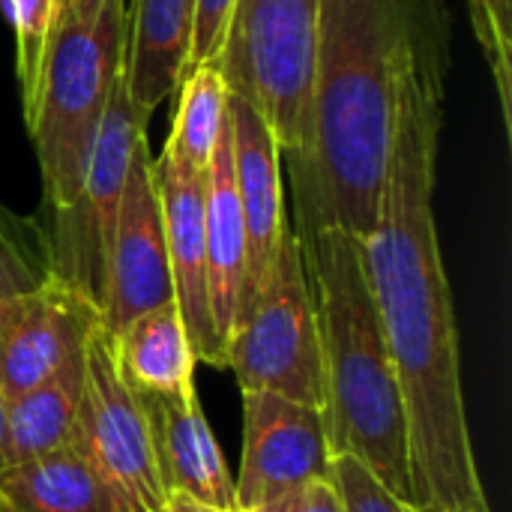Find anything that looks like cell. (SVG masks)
Instances as JSON below:
<instances>
[{
  "label": "cell",
  "instance_id": "cell-9",
  "mask_svg": "<svg viewBox=\"0 0 512 512\" xmlns=\"http://www.w3.org/2000/svg\"><path fill=\"white\" fill-rule=\"evenodd\" d=\"M168 300H174V285L162 204L153 183V153L147 138H141L129 162L123 201L111 234L99 324L108 336H117L129 321Z\"/></svg>",
  "mask_w": 512,
  "mask_h": 512
},
{
  "label": "cell",
  "instance_id": "cell-17",
  "mask_svg": "<svg viewBox=\"0 0 512 512\" xmlns=\"http://www.w3.org/2000/svg\"><path fill=\"white\" fill-rule=\"evenodd\" d=\"M114 366L132 393H171L195 384V351L174 300L138 315L117 336Z\"/></svg>",
  "mask_w": 512,
  "mask_h": 512
},
{
  "label": "cell",
  "instance_id": "cell-2",
  "mask_svg": "<svg viewBox=\"0 0 512 512\" xmlns=\"http://www.w3.org/2000/svg\"><path fill=\"white\" fill-rule=\"evenodd\" d=\"M450 66L447 0H318L309 138L282 156L294 234L375 228L402 93L420 84L447 96Z\"/></svg>",
  "mask_w": 512,
  "mask_h": 512
},
{
  "label": "cell",
  "instance_id": "cell-30",
  "mask_svg": "<svg viewBox=\"0 0 512 512\" xmlns=\"http://www.w3.org/2000/svg\"><path fill=\"white\" fill-rule=\"evenodd\" d=\"M420 512H492V510H489V501H486V504H477V507H468V510H447V507H420Z\"/></svg>",
  "mask_w": 512,
  "mask_h": 512
},
{
  "label": "cell",
  "instance_id": "cell-23",
  "mask_svg": "<svg viewBox=\"0 0 512 512\" xmlns=\"http://www.w3.org/2000/svg\"><path fill=\"white\" fill-rule=\"evenodd\" d=\"M3 15L15 33V75L21 84V102L30 96L39 75V63L48 45L54 0H3Z\"/></svg>",
  "mask_w": 512,
  "mask_h": 512
},
{
  "label": "cell",
  "instance_id": "cell-7",
  "mask_svg": "<svg viewBox=\"0 0 512 512\" xmlns=\"http://www.w3.org/2000/svg\"><path fill=\"white\" fill-rule=\"evenodd\" d=\"M147 123L150 114L129 99L126 81L120 78L99 123L84 183L69 207L51 213V228L45 231L51 276L81 291L96 309L105 291L108 249L129 162L138 141L147 138Z\"/></svg>",
  "mask_w": 512,
  "mask_h": 512
},
{
  "label": "cell",
  "instance_id": "cell-25",
  "mask_svg": "<svg viewBox=\"0 0 512 512\" xmlns=\"http://www.w3.org/2000/svg\"><path fill=\"white\" fill-rule=\"evenodd\" d=\"M234 0H198V12H195V30H192V51H189V66L186 75L210 60L225 36V24H228V12H231ZM183 75V78H186Z\"/></svg>",
  "mask_w": 512,
  "mask_h": 512
},
{
  "label": "cell",
  "instance_id": "cell-5",
  "mask_svg": "<svg viewBox=\"0 0 512 512\" xmlns=\"http://www.w3.org/2000/svg\"><path fill=\"white\" fill-rule=\"evenodd\" d=\"M318 0H234L219 51L210 57L231 96L270 126L282 156L309 138Z\"/></svg>",
  "mask_w": 512,
  "mask_h": 512
},
{
  "label": "cell",
  "instance_id": "cell-27",
  "mask_svg": "<svg viewBox=\"0 0 512 512\" xmlns=\"http://www.w3.org/2000/svg\"><path fill=\"white\" fill-rule=\"evenodd\" d=\"M159 512H225V510H216V507H210V504H201V501H195V498H189V495H183V492H168L165 495V501H162V507Z\"/></svg>",
  "mask_w": 512,
  "mask_h": 512
},
{
  "label": "cell",
  "instance_id": "cell-19",
  "mask_svg": "<svg viewBox=\"0 0 512 512\" xmlns=\"http://www.w3.org/2000/svg\"><path fill=\"white\" fill-rule=\"evenodd\" d=\"M0 489L15 512H120L72 444L9 465L0 474Z\"/></svg>",
  "mask_w": 512,
  "mask_h": 512
},
{
  "label": "cell",
  "instance_id": "cell-4",
  "mask_svg": "<svg viewBox=\"0 0 512 512\" xmlns=\"http://www.w3.org/2000/svg\"><path fill=\"white\" fill-rule=\"evenodd\" d=\"M126 60V0H102L81 15L54 0L48 45L30 96L24 99L45 207H69L84 183L87 162Z\"/></svg>",
  "mask_w": 512,
  "mask_h": 512
},
{
  "label": "cell",
  "instance_id": "cell-1",
  "mask_svg": "<svg viewBox=\"0 0 512 512\" xmlns=\"http://www.w3.org/2000/svg\"><path fill=\"white\" fill-rule=\"evenodd\" d=\"M444 96L408 84L375 228L363 237L366 273L405 405L417 507L486 504L477 474L453 294L435 225Z\"/></svg>",
  "mask_w": 512,
  "mask_h": 512
},
{
  "label": "cell",
  "instance_id": "cell-12",
  "mask_svg": "<svg viewBox=\"0 0 512 512\" xmlns=\"http://www.w3.org/2000/svg\"><path fill=\"white\" fill-rule=\"evenodd\" d=\"M153 183L162 204L168 267L174 303L183 315L198 363L225 369V351L210 315L207 288V237H204V186L207 174H189L168 159H153Z\"/></svg>",
  "mask_w": 512,
  "mask_h": 512
},
{
  "label": "cell",
  "instance_id": "cell-3",
  "mask_svg": "<svg viewBox=\"0 0 512 512\" xmlns=\"http://www.w3.org/2000/svg\"><path fill=\"white\" fill-rule=\"evenodd\" d=\"M297 240L321 333L330 456H357L393 495L414 504L405 405L372 297L363 237L315 228Z\"/></svg>",
  "mask_w": 512,
  "mask_h": 512
},
{
  "label": "cell",
  "instance_id": "cell-21",
  "mask_svg": "<svg viewBox=\"0 0 512 512\" xmlns=\"http://www.w3.org/2000/svg\"><path fill=\"white\" fill-rule=\"evenodd\" d=\"M51 279L45 231L0 204V303L21 300Z\"/></svg>",
  "mask_w": 512,
  "mask_h": 512
},
{
  "label": "cell",
  "instance_id": "cell-6",
  "mask_svg": "<svg viewBox=\"0 0 512 512\" xmlns=\"http://www.w3.org/2000/svg\"><path fill=\"white\" fill-rule=\"evenodd\" d=\"M225 369L243 393H279L324 408L318 315L294 231L285 234L264 288L237 315L225 342Z\"/></svg>",
  "mask_w": 512,
  "mask_h": 512
},
{
  "label": "cell",
  "instance_id": "cell-10",
  "mask_svg": "<svg viewBox=\"0 0 512 512\" xmlns=\"http://www.w3.org/2000/svg\"><path fill=\"white\" fill-rule=\"evenodd\" d=\"M324 477H330L324 411L279 393H243L237 510L267 507Z\"/></svg>",
  "mask_w": 512,
  "mask_h": 512
},
{
  "label": "cell",
  "instance_id": "cell-14",
  "mask_svg": "<svg viewBox=\"0 0 512 512\" xmlns=\"http://www.w3.org/2000/svg\"><path fill=\"white\" fill-rule=\"evenodd\" d=\"M96 327L99 309L81 291L54 276L39 291L21 297L9 327L0 336L3 393L12 399L45 381L87 348Z\"/></svg>",
  "mask_w": 512,
  "mask_h": 512
},
{
  "label": "cell",
  "instance_id": "cell-15",
  "mask_svg": "<svg viewBox=\"0 0 512 512\" xmlns=\"http://www.w3.org/2000/svg\"><path fill=\"white\" fill-rule=\"evenodd\" d=\"M195 12L198 0H126L123 81L129 99L150 117L186 75Z\"/></svg>",
  "mask_w": 512,
  "mask_h": 512
},
{
  "label": "cell",
  "instance_id": "cell-32",
  "mask_svg": "<svg viewBox=\"0 0 512 512\" xmlns=\"http://www.w3.org/2000/svg\"><path fill=\"white\" fill-rule=\"evenodd\" d=\"M0 512H15V510H12V504L6 501V495H3V489H0Z\"/></svg>",
  "mask_w": 512,
  "mask_h": 512
},
{
  "label": "cell",
  "instance_id": "cell-29",
  "mask_svg": "<svg viewBox=\"0 0 512 512\" xmlns=\"http://www.w3.org/2000/svg\"><path fill=\"white\" fill-rule=\"evenodd\" d=\"M18 303H21V300H6V303H0V336H3V330L9 327V321H12Z\"/></svg>",
  "mask_w": 512,
  "mask_h": 512
},
{
  "label": "cell",
  "instance_id": "cell-24",
  "mask_svg": "<svg viewBox=\"0 0 512 512\" xmlns=\"http://www.w3.org/2000/svg\"><path fill=\"white\" fill-rule=\"evenodd\" d=\"M330 480L348 512H420V507L393 495L357 456H330Z\"/></svg>",
  "mask_w": 512,
  "mask_h": 512
},
{
  "label": "cell",
  "instance_id": "cell-22",
  "mask_svg": "<svg viewBox=\"0 0 512 512\" xmlns=\"http://www.w3.org/2000/svg\"><path fill=\"white\" fill-rule=\"evenodd\" d=\"M468 12L495 78L504 129L512 135V0H468Z\"/></svg>",
  "mask_w": 512,
  "mask_h": 512
},
{
  "label": "cell",
  "instance_id": "cell-20",
  "mask_svg": "<svg viewBox=\"0 0 512 512\" xmlns=\"http://www.w3.org/2000/svg\"><path fill=\"white\" fill-rule=\"evenodd\" d=\"M177 108L162 159L189 174H207L231 111V90L213 60L198 63L177 87Z\"/></svg>",
  "mask_w": 512,
  "mask_h": 512
},
{
  "label": "cell",
  "instance_id": "cell-13",
  "mask_svg": "<svg viewBox=\"0 0 512 512\" xmlns=\"http://www.w3.org/2000/svg\"><path fill=\"white\" fill-rule=\"evenodd\" d=\"M165 492H183L216 510L237 512L234 477L210 432L195 384L171 393H135Z\"/></svg>",
  "mask_w": 512,
  "mask_h": 512
},
{
  "label": "cell",
  "instance_id": "cell-8",
  "mask_svg": "<svg viewBox=\"0 0 512 512\" xmlns=\"http://www.w3.org/2000/svg\"><path fill=\"white\" fill-rule=\"evenodd\" d=\"M69 444L105 483L120 512H159V480L147 423L135 393L120 381L114 345L102 324L87 339V375Z\"/></svg>",
  "mask_w": 512,
  "mask_h": 512
},
{
  "label": "cell",
  "instance_id": "cell-33",
  "mask_svg": "<svg viewBox=\"0 0 512 512\" xmlns=\"http://www.w3.org/2000/svg\"><path fill=\"white\" fill-rule=\"evenodd\" d=\"M237 512H240V510H237Z\"/></svg>",
  "mask_w": 512,
  "mask_h": 512
},
{
  "label": "cell",
  "instance_id": "cell-18",
  "mask_svg": "<svg viewBox=\"0 0 512 512\" xmlns=\"http://www.w3.org/2000/svg\"><path fill=\"white\" fill-rule=\"evenodd\" d=\"M87 348L51 372L45 381L9 399L6 411V444L9 465L60 450L72 438L78 402L84 393Z\"/></svg>",
  "mask_w": 512,
  "mask_h": 512
},
{
  "label": "cell",
  "instance_id": "cell-26",
  "mask_svg": "<svg viewBox=\"0 0 512 512\" xmlns=\"http://www.w3.org/2000/svg\"><path fill=\"white\" fill-rule=\"evenodd\" d=\"M240 512H348L333 480L324 477V480H312L300 489H294L291 495L267 504V507H258V510H240Z\"/></svg>",
  "mask_w": 512,
  "mask_h": 512
},
{
  "label": "cell",
  "instance_id": "cell-11",
  "mask_svg": "<svg viewBox=\"0 0 512 512\" xmlns=\"http://www.w3.org/2000/svg\"><path fill=\"white\" fill-rule=\"evenodd\" d=\"M231 141L237 201L246 228V285L240 303L243 312L270 279L282 240L291 231V222L285 210L282 150L264 117L237 96H231Z\"/></svg>",
  "mask_w": 512,
  "mask_h": 512
},
{
  "label": "cell",
  "instance_id": "cell-31",
  "mask_svg": "<svg viewBox=\"0 0 512 512\" xmlns=\"http://www.w3.org/2000/svg\"><path fill=\"white\" fill-rule=\"evenodd\" d=\"M69 3H72V6H75V9H78L81 15H87V12H93V9H96V6H99L102 0H69Z\"/></svg>",
  "mask_w": 512,
  "mask_h": 512
},
{
  "label": "cell",
  "instance_id": "cell-28",
  "mask_svg": "<svg viewBox=\"0 0 512 512\" xmlns=\"http://www.w3.org/2000/svg\"><path fill=\"white\" fill-rule=\"evenodd\" d=\"M6 411H9V396L0 387V474L9 468V444H6Z\"/></svg>",
  "mask_w": 512,
  "mask_h": 512
},
{
  "label": "cell",
  "instance_id": "cell-16",
  "mask_svg": "<svg viewBox=\"0 0 512 512\" xmlns=\"http://www.w3.org/2000/svg\"><path fill=\"white\" fill-rule=\"evenodd\" d=\"M204 237H207V288H210V315L216 336L228 342L234 318L243 303L246 285V228L237 201L234 180V141H231V111L222 129V138L207 165L204 186Z\"/></svg>",
  "mask_w": 512,
  "mask_h": 512
}]
</instances>
